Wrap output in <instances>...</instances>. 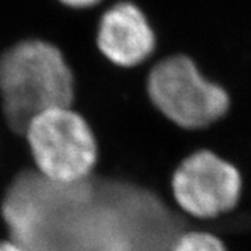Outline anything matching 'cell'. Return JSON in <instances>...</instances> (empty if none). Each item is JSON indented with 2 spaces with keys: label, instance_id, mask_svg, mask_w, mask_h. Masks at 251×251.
Instances as JSON below:
<instances>
[{
  "label": "cell",
  "instance_id": "cell-1",
  "mask_svg": "<svg viewBox=\"0 0 251 251\" xmlns=\"http://www.w3.org/2000/svg\"><path fill=\"white\" fill-rule=\"evenodd\" d=\"M95 177L64 183L34 168L18 172L0 204L10 240L23 251H92Z\"/></svg>",
  "mask_w": 251,
  "mask_h": 251
},
{
  "label": "cell",
  "instance_id": "cell-2",
  "mask_svg": "<svg viewBox=\"0 0 251 251\" xmlns=\"http://www.w3.org/2000/svg\"><path fill=\"white\" fill-rule=\"evenodd\" d=\"M92 251H169L183 221L153 191L128 180L95 177Z\"/></svg>",
  "mask_w": 251,
  "mask_h": 251
},
{
  "label": "cell",
  "instance_id": "cell-3",
  "mask_svg": "<svg viewBox=\"0 0 251 251\" xmlns=\"http://www.w3.org/2000/svg\"><path fill=\"white\" fill-rule=\"evenodd\" d=\"M0 98L9 127L24 135L36 116L72 106L73 73L56 46L23 41L0 56Z\"/></svg>",
  "mask_w": 251,
  "mask_h": 251
},
{
  "label": "cell",
  "instance_id": "cell-4",
  "mask_svg": "<svg viewBox=\"0 0 251 251\" xmlns=\"http://www.w3.org/2000/svg\"><path fill=\"white\" fill-rule=\"evenodd\" d=\"M147 92L163 116L187 130L215 125L230 109L227 90L186 53L171 54L155 63L147 77Z\"/></svg>",
  "mask_w": 251,
  "mask_h": 251
},
{
  "label": "cell",
  "instance_id": "cell-5",
  "mask_svg": "<svg viewBox=\"0 0 251 251\" xmlns=\"http://www.w3.org/2000/svg\"><path fill=\"white\" fill-rule=\"evenodd\" d=\"M34 169L56 181H80L94 175L98 144L87 120L72 106L36 116L25 130Z\"/></svg>",
  "mask_w": 251,
  "mask_h": 251
},
{
  "label": "cell",
  "instance_id": "cell-6",
  "mask_svg": "<svg viewBox=\"0 0 251 251\" xmlns=\"http://www.w3.org/2000/svg\"><path fill=\"white\" fill-rule=\"evenodd\" d=\"M176 202L187 214L214 218L233 209L240 197L237 169L211 151L194 152L180 163L172 180Z\"/></svg>",
  "mask_w": 251,
  "mask_h": 251
},
{
  "label": "cell",
  "instance_id": "cell-7",
  "mask_svg": "<svg viewBox=\"0 0 251 251\" xmlns=\"http://www.w3.org/2000/svg\"><path fill=\"white\" fill-rule=\"evenodd\" d=\"M156 36L143 10L134 3L115 4L102 17L98 32L100 52L122 67L144 63L155 50Z\"/></svg>",
  "mask_w": 251,
  "mask_h": 251
},
{
  "label": "cell",
  "instance_id": "cell-8",
  "mask_svg": "<svg viewBox=\"0 0 251 251\" xmlns=\"http://www.w3.org/2000/svg\"><path fill=\"white\" fill-rule=\"evenodd\" d=\"M169 251H226V249L212 234L188 232L181 234Z\"/></svg>",
  "mask_w": 251,
  "mask_h": 251
},
{
  "label": "cell",
  "instance_id": "cell-9",
  "mask_svg": "<svg viewBox=\"0 0 251 251\" xmlns=\"http://www.w3.org/2000/svg\"><path fill=\"white\" fill-rule=\"evenodd\" d=\"M60 1L70 7H90L98 3L99 0H60Z\"/></svg>",
  "mask_w": 251,
  "mask_h": 251
},
{
  "label": "cell",
  "instance_id": "cell-10",
  "mask_svg": "<svg viewBox=\"0 0 251 251\" xmlns=\"http://www.w3.org/2000/svg\"><path fill=\"white\" fill-rule=\"evenodd\" d=\"M0 251H23L21 247H18L14 242H11L10 239L7 240H1L0 242Z\"/></svg>",
  "mask_w": 251,
  "mask_h": 251
}]
</instances>
